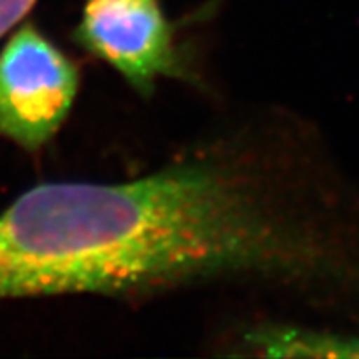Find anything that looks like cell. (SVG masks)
I'll return each instance as SVG.
<instances>
[{
	"mask_svg": "<svg viewBox=\"0 0 359 359\" xmlns=\"http://www.w3.org/2000/svg\"><path fill=\"white\" fill-rule=\"evenodd\" d=\"M334 250L280 127L194 145L127 182H48L0 211V301L196 286L312 288Z\"/></svg>",
	"mask_w": 359,
	"mask_h": 359,
	"instance_id": "1",
	"label": "cell"
},
{
	"mask_svg": "<svg viewBox=\"0 0 359 359\" xmlns=\"http://www.w3.org/2000/svg\"><path fill=\"white\" fill-rule=\"evenodd\" d=\"M37 0H0V39L29 13Z\"/></svg>",
	"mask_w": 359,
	"mask_h": 359,
	"instance_id": "4",
	"label": "cell"
},
{
	"mask_svg": "<svg viewBox=\"0 0 359 359\" xmlns=\"http://www.w3.org/2000/svg\"><path fill=\"white\" fill-rule=\"evenodd\" d=\"M79 68L34 24L15 29L0 50V137L41 151L67 121Z\"/></svg>",
	"mask_w": 359,
	"mask_h": 359,
	"instance_id": "2",
	"label": "cell"
},
{
	"mask_svg": "<svg viewBox=\"0 0 359 359\" xmlns=\"http://www.w3.org/2000/svg\"><path fill=\"white\" fill-rule=\"evenodd\" d=\"M76 41L140 94L182 74L175 32L160 0H86Z\"/></svg>",
	"mask_w": 359,
	"mask_h": 359,
	"instance_id": "3",
	"label": "cell"
}]
</instances>
